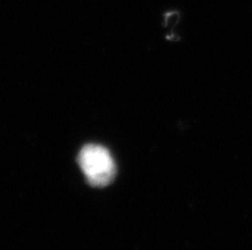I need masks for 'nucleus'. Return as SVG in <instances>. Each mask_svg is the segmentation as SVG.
Masks as SVG:
<instances>
[{
    "label": "nucleus",
    "instance_id": "f257e3e1",
    "mask_svg": "<svg viewBox=\"0 0 252 250\" xmlns=\"http://www.w3.org/2000/svg\"><path fill=\"white\" fill-rule=\"evenodd\" d=\"M78 164L90 185L106 187L115 176V162L105 147L87 144L81 149Z\"/></svg>",
    "mask_w": 252,
    "mask_h": 250
}]
</instances>
